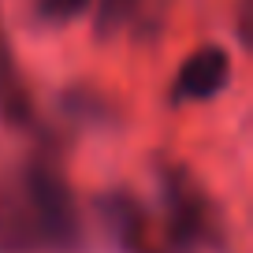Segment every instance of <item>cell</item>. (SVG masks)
<instances>
[{"label": "cell", "mask_w": 253, "mask_h": 253, "mask_svg": "<svg viewBox=\"0 0 253 253\" xmlns=\"http://www.w3.org/2000/svg\"><path fill=\"white\" fill-rule=\"evenodd\" d=\"M19 186H23L30 227L38 238V253L75 250L79 246V212H75V198L63 175L48 160H30L19 171Z\"/></svg>", "instance_id": "obj_1"}, {"label": "cell", "mask_w": 253, "mask_h": 253, "mask_svg": "<svg viewBox=\"0 0 253 253\" xmlns=\"http://www.w3.org/2000/svg\"><path fill=\"white\" fill-rule=\"evenodd\" d=\"M160 198H164V220H168V246L171 250H201L220 246V223L216 209L201 194V186L179 168H168L160 175Z\"/></svg>", "instance_id": "obj_2"}, {"label": "cell", "mask_w": 253, "mask_h": 253, "mask_svg": "<svg viewBox=\"0 0 253 253\" xmlns=\"http://www.w3.org/2000/svg\"><path fill=\"white\" fill-rule=\"evenodd\" d=\"M231 56L220 45H205L190 56L175 75V97L179 101H209L227 86Z\"/></svg>", "instance_id": "obj_3"}, {"label": "cell", "mask_w": 253, "mask_h": 253, "mask_svg": "<svg viewBox=\"0 0 253 253\" xmlns=\"http://www.w3.org/2000/svg\"><path fill=\"white\" fill-rule=\"evenodd\" d=\"M101 212H108V223H112V231H116V238L123 242L126 253H164L149 238V220H145V212L130 198H119L116 194V198L101 201Z\"/></svg>", "instance_id": "obj_4"}, {"label": "cell", "mask_w": 253, "mask_h": 253, "mask_svg": "<svg viewBox=\"0 0 253 253\" xmlns=\"http://www.w3.org/2000/svg\"><path fill=\"white\" fill-rule=\"evenodd\" d=\"M0 112L15 123H26L30 116V101H26V89L19 82V71H15V60L8 52V41L0 34Z\"/></svg>", "instance_id": "obj_5"}, {"label": "cell", "mask_w": 253, "mask_h": 253, "mask_svg": "<svg viewBox=\"0 0 253 253\" xmlns=\"http://www.w3.org/2000/svg\"><path fill=\"white\" fill-rule=\"evenodd\" d=\"M138 4H142V0H101V4H97V30L101 34L119 30L123 23H130Z\"/></svg>", "instance_id": "obj_6"}, {"label": "cell", "mask_w": 253, "mask_h": 253, "mask_svg": "<svg viewBox=\"0 0 253 253\" xmlns=\"http://www.w3.org/2000/svg\"><path fill=\"white\" fill-rule=\"evenodd\" d=\"M89 8V0H41V15L48 23H67V19L82 15Z\"/></svg>", "instance_id": "obj_7"}]
</instances>
